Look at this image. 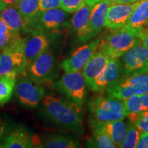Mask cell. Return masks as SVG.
<instances>
[{"mask_svg":"<svg viewBox=\"0 0 148 148\" xmlns=\"http://www.w3.org/2000/svg\"><path fill=\"white\" fill-rule=\"evenodd\" d=\"M42 104V112L50 121L76 134L84 132L81 106L51 94L45 95Z\"/></svg>","mask_w":148,"mask_h":148,"instance_id":"obj_1","label":"cell"},{"mask_svg":"<svg viewBox=\"0 0 148 148\" xmlns=\"http://www.w3.org/2000/svg\"><path fill=\"white\" fill-rule=\"evenodd\" d=\"M88 109L90 122L106 123L123 120L127 116L123 100L108 95L92 98L88 103Z\"/></svg>","mask_w":148,"mask_h":148,"instance_id":"obj_2","label":"cell"},{"mask_svg":"<svg viewBox=\"0 0 148 148\" xmlns=\"http://www.w3.org/2000/svg\"><path fill=\"white\" fill-rule=\"evenodd\" d=\"M140 42L137 33L123 27L113 31L112 34L101 39L97 51L104 53L111 58H119Z\"/></svg>","mask_w":148,"mask_h":148,"instance_id":"obj_3","label":"cell"},{"mask_svg":"<svg viewBox=\"0 0 148 148\" xmlns=\"http://www.w3.org/2000/svg\"><path fill=\"white\" fill-rule=\"evenodd\" d=\"M107 94L121 100L134 95L148 93V69L127 75L106 90Z\"/></svg>","mask_w":148,"mask_h":148,"instance_id":"obj_4","label":"cell"},{"mask_svg":"<svg viewBox=\"0 0 148 148\" xmlns=\"http://www.w3.org/2000/svg\"><path fill=\"white\" fill-rule=\"evenodd\" d=\"M86 83L80 71L65 72L52 85L53 88L65 96L68 100L82 106L86 99Z\"/></svg>","mask_w":148,"mask_h":148,"instance_id":"obj_5","label":"cell"},{"mask_svg":"<svg viewBox=\"0 0 148 148\" xmlns=\"http://www.w3.org/2000/svg\"><path fill=\"white\" fill-rule=\"evenodd\" d=\"M24 41H21L6 49L0 51V77H17L25 73L27 64L24 53Z\"/></svg>","mask_w":148,"mask_h":148,"instance_id":"obj_6","label":"cell"},{"mask_svg":"<svg viewBox=\"0 0 148 148\" xmlns=\"http://www.w3.org/2000/svg\"><path fill=\"white\" fill-rule=\"evenodd\" d=\"M26 71L27 76L39 84L52 81L57 75V72L54 56L49 48L33 60Z\"/></svg>","mask_w":148,"mask_h":148,"instance_id":"obj_7","label":"cell"},{"mask_svg":"<svg viewBox=\"0 0 148 148\" xmlns=\"http://www.w3.org/2000/svg\"><path fill=\"white\" fill-rule=\"evenodd\" d=\"M15 94L21 105L26 108H34L42 101L45 91L41 84L35 82L28 76H23L16 82Z\"/></svg>","mask_w":148,"mask_h":148,"instance_id":"obj_8","label":"cell"},{"mask_svg":"<svg viewBox=\"0 0 148 148\" xmlns=\"http://www.w3.org/2000/svg\"><path fill=\"white\" fill-rule=\"evenodd\" d=\"M123 75H127L148 69V48L141 42L121 56Z\"/></svg>","mask_w":148,"mask_h":148,"instance_id":"obj_9","label":"cell"},{"mask_svg":"<svg viewBox=\"0 0 148 148\" xmlns=\"http://www.w3.org/2000/svg\"><path fill=\"white\" fill-rule=\"evenodd\" d=\"M101 38L94 40L77 48L69 58L61 62L60 68L65 72L80 71L97 51Z\"/></svg>","mask_w":148,"mask_h":148,"instance_id":"obj_10","label":"cell"},{"mask_svg":"<svg viewBox=\"0 0 148 148\" xmlns=\"http://www.w3.org/2000/svg\"><path fill=\"white\" fill-rule=\"evenodd\" d=\"M122 75V65L119 58H111L95 77L89 88L96 92L105 91L117 82Z\"/></svg>","mask_w":148,"mask_h":148,"instance_id":"obj_11","label":"cell"},{"mask_svg":"<svg viewBox=\"0 0 148 148\" xmlns=\"http://www.w3.org/2000/svg\"><path fill=\"white\" fill-rule=\"evenodd\" d=\"M140 1L132 3H116L108 7L105 27L112 31L123 28L127 25L132 12Z\"/></svg>","mask_w":148,"mask_h":148,"instance_id":"obj_12","label":"cell"},{"mask_svg":"<svg viewBox=\"0 0 148 148\" xmlns=\"http://www.w3.org/2000/svg\"><path fill=\"white\" fill-rule=\"evenodd\" d=\"M24 41V53L27 66L37 57L49 48L50 40L41 29H35Z\"/></svg>","mask_w":148,"mask_h":148,"instance_id":"obj_13","label":"cell"},{"mask_svg":"<svg viewBox=\"0 0 148 148\" xmlns=\"http://www.w3.org/2000/svg\"><path fill=\"white\" fill-rule=\"evenodd\" d=\"M92 7L84 5L75 12L71 18V27L81 42L88 41L93 37L90 29V16Z\"/></svg>","mask_w":148,"mask_h":148,"instance_id":"obj_14","label":"cell"},{"mask_svg":"<svg viewBox=\"0 0 148 148\" xmlns=\"http://www.w3.org/2000/svg\"><path fill=\"white\" fill-rule=\"evenodd\" d=\"M67 17L68 12L59 8L43 11L37 19L36 29L43 31L56 30L65 25Z\"/></svg>","mask_w":148,"mask_h":148,"instance_id":"obj_15","label":"cell"},{"mask_svg":"<svg viewBox=\"0 0 148 148\" xmlns=\"http://www.w3.org/2000/svg\"><path fill=\"white\" fill-rule=\"evenodd\" d=\"M110 59V57L105 54L104 53L97 51L88 61L87 63L85 64L82 72L88 88Z\"/></svg>","mask_w":148,"mask_h":148,"instance_id":"obj_16","label":"cell"},{"mask_svg":"<svg viewBox=\"0 0 148 148\" xmlns=\"http://www.w3.org/2000/svg\"><path fill=\"white\" fill-rule=\"evenodd\" d=\"M90 125L91 128L95 127L106 133L116 147H119L127 131V124H125L123 120H117L106 123L90 122Z\"/></svg>","mask_w":148,"mask_h":148,"instance_id":"obj_17","label":"cell"},{"mask_svg":"<svg viewBox=\"0 0 148 148\" xmlns=\"http://www.w3.org/2000/svg\"><path fill=\"white\" fill-rule=\"evenodd\" d=\"M3 148H30L34 147V136L29 134L27 129L22 127L12 130L0 144Z\"/></svg>","mask_w":148,"mask_h":148,"instance_id":"obj_18","label":"cell"},{"mask_svg":"<svg viewBox=\"0 0 148 148\" xmlns=\"http://www.w3.org/2000/svg\"><path fill=\"white\" fill-rule=\"evenodd\" d=\"M148 20V0H142L131 14L127 25L124 27L132 29L140 34Z\"/></svg>","mask_w":148,"mask_h":148,"instance_id":"obj_19","label":"cell"},{"mask_svg":"<svg viewBox=\"0 0 148 148\" xmlns=\"http://www.w3.org/2000/svg\"><path fill=\"white\" fill-rule=\"evenodd\" d=\"M110 5L101 1L92 7L90 16V29L92 36H95L105 27L106 14Z\"/></svg>","mask_w":148,"mask_h":148,"instance_id":"obj_20","label":"cell"},{"mask_svg":"<svg viewBox=\"0 0 148 148\" xmlns=\"http://www.w3.org/2000/svg\"><path fill=\"white\" fill-rule=\"evenodd\" d=\"M40 0H19L16 8L23 18L25 29L28 25H34L40 14Z\"/></svg>","mask_w":148,"mask_h":148,"instance_id":"obj_21","label":"cell"},{"mask_svg":"<svg viewBox=\"0 0 148 148\" xmlns=\"http://www.w3.org/2000/svg\"><path fill=\"white\" fill-rule=\"evenodd\" d=\"M78 140L64 134H53L39 138L38 147L46 148H75L79 147Z\"/></svg>","mask_w":148,"mask_h":148,"instance_id":"obj_22","label":"cell"},{"mask_svg":"<svg viewBox=\"0 0 148 148\" xmlns=\"http://www.w3.org/2000/svg\"><path fill=\"white\" fill-rule=\"evenodd\" d=\"M0 16L13 32L21 34L22 29H25V22L16 7L7 6L0 12Z\"/></svg>","mask_w":148,"mask_h":148,"instance_id":"obj_23","label":"cell"},{"mask_svg":"<svg viewBox=\"0 0 148 148\" xmlns=\"http://www.w3.org/2000/svg\"><path fill=\"white\" fill-rule=\"evenodd\" d=\"M22 39L21 34L13 32L0 16V51L12 47Z\"/></svg>","mask_w":148,"mask_h":148,"instance_id":"obj_24","label":"cell"},{"mask_svg":"<svg viewBox=\"0 0 148 148\" xmlns=\"http://www.w3.org/2000/svg\"><path fill=\"white\" fill-rule=\"evenodd\" d=\"M123 101L127 115L133 112L148 110V93L132 96Z\"/></svg>","mask_w":148,"mask_h":148,"instance_id":"obj_25","label":"cell"},{"mask_svg":"<svg viewBox=\"0 0 148 148\" xmlns=\"http://www.w3.org/2000/svg\"><path fill=\"white\" fill-rule=\"evenodd\" d=\"M16 77H0V106L10 100L15 88Z\"/></svg>","mask_w":148,"mask_h":148,"instance_id":"obj_26","label":"cell"},{"mask_svg":"<svg viewBox=\"0 0 148 148\" xmlns=\"http://www.w3.org/2000/svg\"><path fill=\"white\" fill-rule=\"evenodd\" d=\"M91 129L92 130V137L90 140L89 147L99 148L116 147L106 133L95 127Z\"/></svg>","mask_w":148,"mask_h":148,"instance_id":"obj_27","label":"cell"},{"mask_svg":"<svg viewBox=\"0 0 148 148\" xmlns=\"http://www.w3.org/2000/svg\"><path fill=\"white\" fill-rule=\"evenodd\" d=\"M130 122L140 133L148 132V110L133 112L127 115Z\"/></svg>","mask_w":148,"mask_h":148,"instance_id":"obj_28","label":"cell"},{"mask_svg":"<svg viewBox=\"0 0 148 148\" xmlns=\"http://www.w3.org/2000/svg\"><path fill=\"white\" fill-rule=\"evenodd\" d=\"M140 132L130 122L127 124V131L124 138L119 147L135 148L137 146L140 139Z\"/></svg>","mask_w":148,"mask_h":148,"instance_id":"obj_29","label":"cell"},{"mask_svg":"<svg viewBox=\"0 0 148 148\" xmlns=\"http://www.w3.org/2000/svg\"><path fill=\"white\" fill-rule=\"evenodd\" d=\"M84 5L86 0H61L60 8L68 13H73Z\"/></svg>","mask_w":148,"mask_h":148,"instance_id":"obj_30","label":"cell"},{"mask_svg":"<svg viewBox=\"0 0 148 148\" xmlns=\"http://www.w3.org/2000/svg\"><path fill=\"white\" fill-rule=\"evenodd\" d=\"M60 1L61 0H40V13L49 9L60 8Z\"/></svg>","mask_w":148,"mask_h":148,"instance_id":"obj_31","label":"cell"},{"mask_svg":"<svg viewBox=\"0 0 148 148\" xmlns=\"http://www.w3.org/2000/svg\"><path fill=\"white\" fill-rule=\"evenodd\" d=\"M136 147L148 148V132L140 133V139Z\"/></svg>","mask_w":148,"mask_h":148,"instance_id":"obj_32","label":"cell"},{"mask_svg":"<svg viewBox=\"0 0 148 148\" xmlns=\"http://www.w3.org/2000/svg\"><path fill=\"white\" fill-rule=\"evenodd\" d=\"M140 39L142 43L148 48V28L142 30L140 34Z\"/></svg>","mask_w":148,"mask_h":148,"instance_id":"obj_33","label":"cell"},{"mask_svg":"<svg viewBox=\"0 0 148 148\" xmlns=\"http://www.w3.org/2000/svg\"><path fill=\"white\" fill-rule=\"evenodd\" d=\"M8 6H15L16 7L19 0H2Z\"/></svg>","mask_w":148,"mask_h":148,"instance_id":"obj_34","label":"cell"},{"mask_svg":"<svg viewBox=\"0 0 148 148\" xmlns=\"http://www.w3.org/2000/svg\"><path fill=\"white\" fill-rule=\"evenodd\" d=\"M5 130V123L2 119H0V139L3 134Z\"/></svg>","mask_w":148,"mask_h":148,"instance_id":"obj_35","label":"cell"},{"mask_svg":"<svg viewBox=\"0 0 148 148\" xmlns=\"http://www.w3.org/2000/svg\"><path fill=\"white\" fill-rule=\"evenodd\" d=\"M102 0H86V4L90 5V6H94L97 3L100 2Z\"/></svg>","mask_w":148,"mask_h":148,"instance_id":"obj_36","label":"cell"},{"mask_svg":"<svg viewBox=\"0 0 148 148\" xmlns=\"http://www.w3.org/2000/svg\"><path fill=\"white\" fill-rule=\"evenodd\" d=\"M138 1V0H118L117 3H123V4H127V3H132Z\"/></svg>","mask_w":148,"mask_h":148,"instance_id":"obj_37","label":"cell"},{"mask_svg":"<svg viewBox=\"0 0 148 148\" xmlns=\"http://www.w3.org/2000/svg\"><path fill=\"white\" fill-rule=\"evenodd\" d=\"M105 1L107 3H108L109 5H113V4H116L118 2V0H103Z\"/></svg>","mask_w":148,"mask_h":148,"instance_id":"obj_38","label":"cell"},{"mask_svg":"<svg viewBox=\"0 0 148 148\" xmlns=\"http://www.w3.org/2000/svg\"><path fill=\"white\" fill-rule=\"evenodd\" d=\"M7 6H8V5L5 4L2 0H0V12H1V10H3L5 8H6Z\"/></svg>","mask_w":148,"mask_h":148,"instance_id":"obj_39","label":"cell"},{"mask_svg":"<svg viewBox=\"0 0 148 148\" xmlns=\"http://www.w3.org/2000/svg\"><path fill=\"white\" fill-rule=\"evenodd\" d=\"M147 28H148V20H147V21L146 22V23H145V27H143V29H147ZM143 29H142V30H143ZM142 32V31H141ZM141 33V32H140Z\"/></svg>","mask_w":148,"mask_h":148,"instance_id":"obj_40","label":"cell"}]
</instances>
